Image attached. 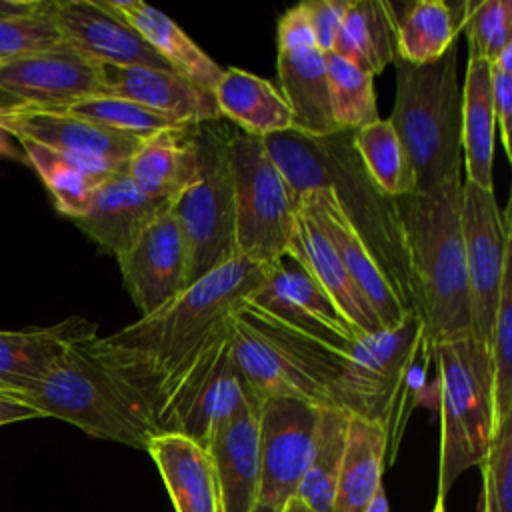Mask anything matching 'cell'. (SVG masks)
Here are the masks:
<instances>
[{"label":"cell","mask_w":512,"mask_h":512,"mask_svg":"<svg viewBox=\"0 0 512 512\" xmlns=\"http://www.w3.org/2000/svg\"><path fill=\"white\" fill-rule=\"evenodd\" d=\"M258 410L260 404L242 408L204 446L216 474L220 512H252L258 504Z\"/></svg>","instance_id":"obj_24"},{"label":"cell","mask_w":512,"mask_h":512,"mask_svg":"<svg viewBox=\"0 0 512 512\" xmlns=\"http://www.w3.org/2000/svg\"><path fill=\"white\" fill-rule=\"evenodd\" d=\"M462 32L466 34L468 56L492 64L512 44V2H462Z\"/></svg>","instance_id":"obj_40"},{"label":"cell","mask_w":512,"mask_h":512,"mask_svg":"<svg viewBox=\"0 0 512 512\" xmlns=\"http://www.w3.org/2000/svg\"><path fill=\"white\" fill-rule=\"evenodd\" d=\"M476 512H484V504H482V496L478 498V504H476Z\"/></svg>","instance_id":"obj_52"},{"label":"cell","mask_w":512,"mask_h":512,"mask_svg":"<svg viewBox=\"0 0 512 512\" xmlns=\"http://www.w3.org/2000/svg\"><path fill=\"white\" fill-rule=\"evenodd\" d=\"M200 152L194 124L174 126L146 138L126 166L128 178L146 194L174 204L198 178Z\"/></svg>","instance_id":"obj_27"},{"label":"cell","mask_w":512,"mask_h":512,"mask_svg":"<svg viewBox=\"0 0 512 512\" xmlns=\"http://www.w3.org/2000/svg\"><path fill=\"white\" fill-rule=\"evenodd\" d=\"M42 0H0V16L28 14L40 6Z\"/></svg>","instance_id":"obj_46"},{"label":"cell","mask_w":512,"mask_h":512,"mask_svg":"<svg viewBox=\"0 0 512 512\" xmlns=\"http://www.w3.org/2000/svg\"><path fill=\"white\" fill-rule=\"evenodd\" d=\"M460 90L462 178L478 188L494 190L496 120L490 96V64L482 58L468 56L464 86Z\"/></svg>","instance_id":"obj_28"},{"label":"cell","mask_w":512,"mask_h":512,"mask_svg":"<svg viewBox=\"0 0 512 512\" xmlns=\"http://www.w3.org/2000/svg\"><path fill=\"white\" fill-rule=\"evenodd\" d=\"M282 512H316V510H312L304 500H300L298 496H294V498H290V500L286 502V506L282 508Z\"/></svg>","instance_id":"obj_49"},{"label":"cell","mask_w":512,"mask_h":512,"mask_svg":"<svg viewBox=\"0 0 512 512\" xmlns=\"http://www.w3.org/2000/svg\"><path fill=\"white\" fill-rule=\"evenodd\" d=\"M100 70L104 94L132 100L174 124L190 126L222 118L212 90L174 70L116 64H100Z\"/></svg>","instance_id":"obj_21"},{"label":"cell","mask_w":512,"mask_h":512,"mask_svg":"<svg viewBox=\"0 0 512 512\" xmlns=\"http://www.w3.org/2000/svg\"><path fill=\"white\" fill-rule=\"evenodd\" d=\"M230 168L236 252L268 268L290 246L298 200L272 162L262 138L234 130Z\"/></svg>","instance_id":"obj_10"},{"label":"cell","mask_w":512,"mask_h":512,"mask_svg":"<svg viewBox=\"0 0 512 512\" xmlns=\"http://www.w3.org/2000/svg\"><path fill=\"white\" fill-rule=\"evenodd\" d=\"M424 338V324L416 312L392 328L364 334L346 350L332 384L330 404L348 416L384 424L392 454L402 434L400 406L408 370Z\"/></svg>","instance_id":"obj_9"},{"label":"cell","mask_w":512,"mask_h":512,"mask_svg":"<svg viewBox=\"0 0 512 512\" xmlns=\"http://www.w3.org/2000/svg\"><path fill=\"white\" fill-rule=\"evenodd\" d=\"M232 134L234 130L224 118L194 124L200 172L170 208L184 242L186 284H192L238 254L230 168Z\"/></svg>","instance_id":"obj_8"},{"label":"cell","mask_w":512,"mask_h":512,"mask_svg":"<svg viewBox=\"0 0 512 512\" xmlns=\"http://www.w3.org/2000/svg\"><path fill=\"white\" fill-rule=\"evenodd\" d=\"M388 444L384 424L350 416L330 512H364L368 508L382 486Z\"/></svg>","instance_id":"obj_31"},{"label":"cell","mask_w":512,"mask_h":512,"mask_svg":"<svg viewBox=\"0 0 512 512\" xmlns=\"http://www.w3.org/2000/svg\"><path fill=\"white\" fill-rule=\"evenodd\" d=\"M106 2L174 72L206 90H214L224 68H220L170 16L140 0Z\"/></svg>","instance_id":"obj_29"},{"label":"cell","mask_w":512,"mask_h":512,"mask_svg":"<svg viewBox=\"0 0 512 512\" xmlns=\"http://www.w3.org/2000/svg\"><path fill=\"white\" fill-rule=\"evenodd\" d=\"M490 96L494 120L500 136V144L508 158H512L510 148V128H512V44L502 50V54L490 64Z\"/></svg>","instance_id":"obj_43"},{"label":"cell","mask_w":512,"mask_h":512,"mask_svg":"<svg viewBox=\"0 0 512 512\" xmlns=\"http://www.w3.org/2000/svg\"><path fill=\"white\" fill-rule=\"evenodd\" d=\"M250 404H260L232 356L230 320L160 398L152 420L160 432H174L206 446L226 420Z\"/></svg>","instance_id":"obj_11"},{"label":"cell","mask_w":512,"mask_h":512,"mask_svg":"<svg viewBox=\"0 0 512 512\" xmlns=\"http://www.w3.org/2000/svg\"><path fill=\"white\" fill-rule=\"evenodd\" d=\"M212 94L220 116L234 122L244 134L266 138L294 128L284 96L262 76L240 68H226Z\"/></svg>","instance_id":"obj_30"},{"label":"cell","mask_w":512,"mask_h":512,"mask_svg":"<svg viewBox=\"0 0 512 512\" xmlns=\"http://www.w3.org/2000/svg\"><path fill=\"white\" fill-rule=\"evenodd\" d=\"M98 334V324L70 316L52 326L0 330V386L20 396L34 388L64 352Z\"/></svg>","instance_id":"obj_23"},{"label":"cell","mask_w":512,"mask_h":512,"mask_svg":"<svg viewBox=\"0 0 512 512\" xmlns=\"http://www.w3.org/2000/svg\"><path fill=\"white\" fill-rule=\"evenodd\" d=\"M440 406L438 496L480 466L496 432L490 350L470 334L434 344Z\"/></svg>","instance_id":"obj_7"},{"label":"cell","mask_w":512,"mask_h":512,"mask_svg":"<svg viewBox=\"0 0 512 512\" xmlns=\"http://www.w3.org/2000/svg\"><path fill=\"white\" fill-rule=\"evenodd\" d=\"M98 94L100 64L66 46L0 60V116L64 110Z\"/></svg>","instance_id":"obj_13"},{"label":"cell","mask_w":512,"mask_h":512,"mask_svg":"<svg viewBox=\"0 0 512 512\" xmlns=\"http://www.w3.org/2000/svg\"><path fill=\"white\" fill-rule=\"evenodd\" d=\"M356 154L372 184L390 198L414 194L404 146L388 118H378L352 132Z\"/></svg>","instance_id":"obj_36"},{"label":"cell","mask_w":512,"mask_h":512,"mask_svg":"<svg viewBox=\"0 0 512 512\" xmlns=\"http://www.w3.org/2000/svg\"><path fill=\"white\" fill-rule=\"evenodd\" d=\"M170 208V202L142 192L126 172H116L96 186L86 214L72 222L102 252L118 260Z\"/></svg>","instance_id":"obj_22"},{"label":"cell","mask_w":512,"mask_h":512,"mask_svg":"<svg viewBox=\"0 0 512 512\" xmlns=\"http://www.w3.org/2000/svg\"><path fill=\"white\" fill-rule=\"evenodd\" d=\"M122 282L140 316H150L186 284V254L172 210L158 216L118 260Z\"/></svg>","instance_id":"obj_19"},{"label":"cell","mask_w":512,"mask_h":512,"mask_svg":"<svg viewBox=\"0 0 512 512\" xmlns=\"http://www.w3.org/2000/svg\"><path fill=\"white\" fill-rule=\"evenodd\" d=\"M92 338L70 346L50 372L18 398L42 418H58L88 436L146 450L158 430L146 408L94 356Z\"/></svg>","instance_id":"obj_5"},{"label":"cell","mask_w":512,"mask_h":512,"mask_svg":"<svg viewBox=\"0 0 512 512\" xmlns=\"http://www.w3.org/2000/svg\"><path fill=\"white\" fill-rule=\"evenodd\" d=\"M252 512H278V510H272V508H268V506H262V504H256L254 506V510Z\"/></svg>","instance_id":"obj_51"},{"label":"cell","mask_w":512,"mask_h":512,"mask_svg":"<svg viewBox=\"0 0 512 512\" xmlns=\"http://www.w3.org/2000/svg\"><path fill=\"white\" fill-rule=\"evenodd\" d=\"M396 4L384 0H352L332 52L376 76L398 58Z\"/></svg>","instance_id":"obj_32"},{"label":"cell","mask_w":512,"mask_h":512,"mask_svg":"<svg viewBox=\"0 0 512 512\" xmlns=\"http://www.w3.org/2000/svg\"><path fill=\"white\" fill-rule=\"evenodd\" d=\"M396 50L408 64H430L456 44L462 32V4L450 6L442 0H418L396 8Z\"/></svg>","instance_id":"obj_33"},{"label":"cell","mask_w":512,"mask_h":512,"mask_svg":"<svg viewBox=\"0 0 512 512\" xmlns=\"http://www.w3.org/2000/svg\"><path fill=\"white\" fill-rule=\"evenodd\" d=\"M272 162L300 200L310 190L328 188L342 214L370 250L394 294L414 312L408 254L398 202L382 194L368 178L352 140V132L312 138L296 130L262 138Z\"/></svg>","instance_id":"obj_2"},{"label":"cell","mask_w":512,"mask_h":512,"mask_svg":"<svg viewBox=\"0 0 512 512\" xmlns=\"http://www.w3.org/2000/svg\"><path fill=\"white\" fill-rule=\"evenodd\" d=\"M432 512H444V498H436V504H434V510Z\"/></svg>","instance_id":"obj_50"},{"label":"cell","mask_w":512,"mask_h":512,"mask_svg":"<svg viewBox=\"0 0 512 512\" xmlns=\"http://www.w3.org/2000/svg\"><path fill=\"white\" fill-rule=\"evenodd\" d=\"M326 72L330 112L338 132H356L380 118L372 74L334 52H326Z\"/></svg>","instance_id":"obj_37"},{"label":"cell","mask_w":512,"mask_h":512,"mask_svg":"<svg viewBox=\"0 0 512 512\" xmlns=\"http://www.w3.org/2000/svg\"><path fill=\"white\" fill-rule=\"evenodd\" d=\"M50 8L66 48L98 64L172 70L106 0H50Z\"/></svg>","instance_id":"obj_18"},{"label":"cell","mask_w":512,"mask_h":512,"mask_svg":"<svg viewBox=\"0 0 512 512\" xmlns=\"http://www.w3.org/2000/svg\"><path fill=\"white\" fill-rule=\"evenodd\" d=\"M62 36L52 16L50 0L28 14L0 16V60L62 48Z\"/></svg>","instance_id":"obj_41"},{"label":"cell","mask_w":512,"mask_h":512,"mask_svg":"<svg viewBox=\"0 0 512 512\" xmlns=\"http://www.w3.org/2000/svg\"><path fill=\"white\" fill-rule=\"evenodd\" d=\"M0 156L26 162V156H24L20 144H16V140L2 128V124H0Z\"/></svg>","instance_id":"obj_47"},{"label":"cell","mask_w":512,"mask_h":512,"mask_svg":"<svg viewBox=\"0 0 512 512\" xmlns=\"http://www.w3.org/2000/svg\"><path fill=\"white\" fill-rule=\"evenodd\" d=\"M288 252L300 260V264L324 290V294L330 298V302L336 306V310L350 324L358 338L382 328L322 228L300 208L296 214L294 236L290 240Z\"/></svg>","instance_id":"obj_25"},{"label":"cell","mask_w":512,"mask_h":512,"mask_svg":"<svg viewBox=\"0 0 512 512\" xmlns=\"http://www.w3.org/2000/svg\"><path fill=\"white\" fill-rule=\"evenodd\" d=\"M492 392L496 428L512 420V268L508 266L500 286L498 308L490 332Z\"/></svg>","instance_id":"obj_39"},{"label":"cell","mask_w":512,"mask_h":512,"mask_svg":"<svg viewBox=\"0 0 512 512\" xmlns=\"http://www.w3.org/2000/svg\"><path fill=\"white\" fill-rule=\"evenodd\" d=\"M232 356L256 398H296L332 406L330 392L344 352H338L244 302L230 318Z\"/></svg>","instance_id":"obj_6"},{"label":"cell","mask_w":512,"mask_h":512,"mask_svg":"<svg viewBox=\"0 0 512 512\" xmlns=\"http://www.w3.org/2000/svg\"><path fill=\"white\" fill-rule=\"evenodd\" d=\"M0 392H2V394H8V392H6V390H4V388H2V386H0Z\"/></svg>","instance_id":"obj_53"},{"label":"cell","mask_w":512,"mask_h":512,"mask_svg":"<svg viewBox=\"0 0 512 512\" xmlns=\"http://www.w3.org/2000/svg\"><path fill=\"white\" fill-rule=\"evenodd\" d=\"M350 416L334 406H324L314 438L312 456L296 496L316 512H330L342 464Z\"/></svg>","instance_id":"obj_34"},{"label":"cell","mask_w":512,"mask_h":512,"mask_svg":"<svg viewBox=\"0 0 512 512\" xmlns=\"http://www.w3.org/2000/svg\"><path fill=\"white\" fill-rule=\"evenodd\" d=\"M396 66V98L388 118L404 146L414 192L432 190L462 174L458 46L430 64Z\"/></svg>","instance_id":"obj_4"},{"label":"cell","mask_w":512,"mask_h":512,"mask_svg":"<svg viewBox=\"0 0 512 512\" xmlns=\"http://www.w3.org/2000/svg\"><path fill=\"white\" fill-rule=\"evenodd\" d=\"M298 208L312 216L314 222L322 228L382 328H392L400 324L408 314H412L402 306L378 262L364 246L356 230L350 226L328 188L306 192L300 196Z\"/></svg>","instance_id":"obj_20"},{"label":"cell","mask_w":512,"mask_h":512,"mask_svg":"<svg viewBox=\"0 0 512 512\" xmlns=\"http://www.w3.org/2000/svg\"><path fill=\"white\" fill-rule=\"evenodd\" d=\"M480 468L484 512H512V420L496 428Z\"/></svg>","instance_id":"obj_42"},{"label":"cell","mask_w":512,"mask_h":512,"mask_svg":"<svg viewBox=\"0 0 512 512\" xmlns=\"http://www.w3.org/2000/svg\"><path fill=\"white\" fill-rule=\"evenodd\" d=\"M352 0H310L302 2L314 42L326 54L332 52L334 38Z\"/></svg>","instance_id":"obj_44"},{"label":"cell","mask_w":512,"mask_h":512,"mask_svg":"<svg viewBox=\"0 0 512 512\" xmlns=\"http://www.w3.org/2000/svg\"><path fill=\"white\" fill-rule=\"evenodd\" d=\"M146 452L154 460L176 512H220L214 466L204 446L188 436L160 432Z\"/></svg>","instance_id":"obj_26"},{"label":"cell","mask_w":512,"mask_h":512,"mask_svg":"<svg viewBox=\"0 0 512 512\" xmlns=\"http://www.w3.org/2000/svg\"><path fill=\"white\" fill-rule=\"evenodd\" d=\"M322 406L268 398L258 410V504L282 512L308 468Z\"/></svg>","instance_id":"obj_14"},{"label":"cell","mask_w":512,"mask_h":512,"mask_svg":"<svg viewBox=\"0 0 512 512\" xmlns=\"http://www.w3.org/2000/svg\"><path fill=\"white\" fill-rule=\"evenodd\" d=\"M26 156V162L36 170L48 188L54 206L60 214L76 220L86 214L96 186L106 178L86 166L30 140H16Z\"/></svg>","instance_id":"obj_35"},{"label":"cell","mask_w":512,"mask_h":512,"mask_svg":"<svg viewBox=\"0 0 512 512\" xmlns=\"http://www.w3.org/2000/svg\"><path fill=\"white\" fill-rule=\"evenodd\" d=\"M64 112H70L78 118L106 126L120 134L134 136L138 140H146L162 130L180 126L132 100L112 96V94H98V96L78 100L72 106L64 108Z\"/></svg>","instance_id":"obj_38"},{"label":"cell","mask_w":512,"mask_h":512,"mask_svg":"<svg viewBox=\"0 0 512 512\" xmlns=\"http://www.w3.org/2000/svg\"><path fill=\"white\" fill-rule=\"evenodd\" d=\"M246 302L344 354L358 338L324 290L288 250L266 268L264 284Z\"/></svg>","instance_id":"obj_16"},{"label":"cell","mask_w":512,"mask_h":512,"mask_svg":"<svg viewBox=\"0 0 512 512\" xmlns=\"http://www.w3.org/2000/svg\"><path fill=\"white\" fill-rule=\"evenodd\" d=\"M278 80L296 132L312 138L338 132L328 100L326 54L314 42L302 4L278 20Z\"/></svg>","instance_id":"obj_15"},{"label":"cell","mask_w":512,"mask_h":512,"mask_svg":"<svg viewBox=\"0 0 512 512\" xmlns=\"http://www.w3.org/2000/svg\"><path fill=\"white\" fill-rule=\"evenodd\" d=\"M264 280L266 266L236 254L150 316L94 336L90 350L152 418L168 386Z\"/></svg>","instance_id":"obj_1"},{"label":"cell","mask_w":512,"mask_h":512,"mask_svg":"<svg viewBox=\"0 0 512 512\" xmlns=\"http://www.w3.org/2000/svg\"><path fill=\"white\" fill-rule=\"evenodd\" d=\"M462 174L396 198L408 254L414 312L432 344L470 334V300L460 220Z\"/></svg>","instance_id":"obj_3"},{"label":"cell","mask_w":512,"mask_h":512,"mask_svg":"<svg viewBox=\"0 0 512 512\" xmlns=\"http://www.w3.org/2000/svg\"><path fill=\"white\" fill-rule=\"evenodd\" d=\"M0 124L14 140L42 144L100 176L126 172L128 160L144 142L64 110L0 116Z\"/></svg>","instance_id":"obj_17"},{"label":"cell","mask_w":512,"mask_h":512,"mask_svg":"<svg viewBox=\"0 0 512 512\" xmlns=\"http://www.w3.org/2000/svg\"><path fill=\"white\" fill-rule=\"evenodd\" d=\"M460 220L470 300V336L490 346V332L498 308L500 286L510 266V220L502 212L494 190L478 188L462 178Z\"/></svg>","instance_id":"obj_12"},{"label":"cell","mask_w":512,"mask_h":512,"mask_svg":"<svg viewBox=\"0 0 512 512\" xmlns=\"http://www.w3.org/2000/svg\"><path fill=\"white\" fill-rule=\"evenodd\" d=\"M32 418H42V416L32 406L22 402L20 398L0 392V426L12 424V422H22V420H32Z\"/></svg>","instance_id":"obj_45"},{"label":"cell","mask_w":512,"mask_h":512,"mask_svg":"<svg viewBox=\"0 0 512 512\" xmlns=\"http://www.w3.org/2000/svg\"><path fill=\"white\" fill-rule=\"evenodd\" d=\"M364 512H390L384 486H380V488L376 490V494L372 496V500H370V504H368V508H366Z\"/></svg>","instance_id":"obj_48"}]
</instances>
